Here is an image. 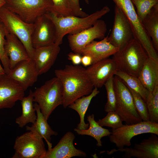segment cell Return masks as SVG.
Here are the masks:
<instances>
[{
	"label": "cell",
	"mask_w": 158,
	"mask_h": 158,
	"mask_svg": "<svg viewBox=\"0 0 158 158\" xmlns=\"http://www.w3.org/2000/svg\"><path fill=\"white\" fill-rule=\"evenodd\" d=\"M85 3L87 4H89V0H84Z\"/></svg>",
	"instance_id": "41"
},
{
	"label": "cell",
	"mask_w": 158,
	"mask_h": 158,
	"mask_svg": "<svg viewBox=\"0 0 158 158\" xmlns=\"http://www.w3.org/2000/svg\"><path fill=\"white\" fill-rule=\"evenodd\" d=\"M34 106L37 114V119L35 123L31 126H26V130L28 131H34L37 133L45 140L48 145V149H50L52 148L51 136L52 135L56 136L58 133L53 130L48 124L47 120L42 113L38 104L35 102Z\"/></svg>",
	"instance_id": "22"
},
{
	"label": "cell",
	"mask_w": 158,
	"mask_h": 158,
	"mask_svg": "<svg viewBox=\"0 0 158 158\" xmlns=\"http://www.w3.org/2000/svg\"><path fill=\"white\" fill-rule=\"evenodd\" d=\"M74 134L71 131L67 132L53 148L47 151L44 158H70L74 157H85L86 153L76 148L73 142Z\"/></svg>",
	"instance_id": "18"
},
{
	"label": "cell",
	"mask_w": 158,
	"mask_h": 158,
	"mask_svg": "<svg viewBox=\"0 0 158 158\" xmlns=\"http://www.w3.org/2000/svg\"><path fill=\"white\" fill-rule=\"evenodd\" d=\"M0 19L7 31L15 35L24 45L29 57L33 59L35 49L31 42L35 28L34 23H28L12 12L4 5L0 8Z\"/></svg>",
	"instance_id": "5"
},
{
	"label": "cell",
	"mask_w": 158,
	"mask_h": 158,
	"mask_svg": "<svg viewBox=\"0 0 158 158\" xmlns=\"http://www.w3.org/2000/svg\"><path fill=\"white\" fill-rule=\"evenodd\" d=\"M4 49L9 58L10 70L19 62L30 59L21 41L15 35L7 31Z\"/></svg>",
	"instance_id": "20"
},
{
	"label": "cell",
	"mask_w": 158,
	"mask_h": 158,
	"mask_svg": "<svg viewBox=\"0 0 158 158\" xmlns=\"http://www.w3.org/2000/svg\"><path fill=\"white\" fill-rule=\"evenodd\" d=\"M114 76L109 79L104 85L107 93V102L104 106V110L106 112L115 111L116 99L114 84Z\"/></svg>",
	"instance_id": "31"
},
{
	"label": "cell",
	"mask_w": 158,
	"mask_h": 158,
	"mask_svg": "<svg viewBox=\"0 0 158 158\" xmlns=\"http://www.w3.org/2000/svg\"><path fill=\"white\" fill-rule=\"evenodd\" d=\"M87 121L89 123L88 129L82 130L75 128L74 130L78 135H86L92 137L97 141V146H102L101 138L104 137L109 136L111 132L109 130L103 128L95 121L93 114L87 116Z\"/></svg>",
	"instance_id": "27"
},
{
	"label": "cell",
	"mask_w": 158,
	"mask_h": 158,
	"mask_svg": "<svg viewBox=\"0 0 158 158\" xmlns=\"http://www.w3.org/2000/svg\"><path fill=\"white\" fill-rule=\"evenodd\" d=\"M107 113L104 118L97 121L100 126L115 129L123 125V121L116 111H110Z\"/></svg>",
	"instance_id": "34"
},
{
	"label": "cell",
	"mask_w": 158,
	"mask_h": 158,
	"mask_svg": "<svg viewBox=\"0 0 158 158\" xmlns=\"http://www.w3.org/2000/svg\"><path fill=\"white\" fill-rule=\"evenodd\" d=\"M59 46L54 44L35 49L33 60L39 75L47 72L54 65L60 51Z\"/></svg>",
	"instance_id": "19"
},
{
	"label": "cell",
	"mask_w": 158,
	"mask_h": 158,
	"mask_svg": "<svg viewBox=\"0 0 158 158\" xmlns=\"http://www.w3.org/2000/svg\"><path fill=\"white\" fill-rule=\"evenodd\" d=\"M128 88L132 94L135 108L141 118L143 121H149V116L145 102L139 94Z\"/></svg>",
	"instance_id": "33"
},
{
	"label": "cell",
	"mask_w": 158,
	"mask_h": 158,
	"mask_svg": "<svg viewBox=\"0 0 158 158\" xmlns=\"http://www.w3.org/2000/svg\"><path fill=\"white\" fill-rule=\"evenodd\" d=\"M145 102L150 121L158 123V85L149 92Z\"/></svg>",
	"instance_id": "29"
},
{
	"label": "cell",
	"mask_w": 158,
	"mask_h": 158,
	"mask_svg": "<svg viewBox=\"0 0 158 158\" xmlns=\"http://www.w3.org/2000/svg\"><path fill=\"white\" fill-rule=\"evenodd\" d=\"M54 73L62 85L65 108L76 99L90 94L94 88L85 68L79 65H67L63 69L55 70Z\"/></svg>",
	"instance_id": "1"
},
{
	"label": "cell",
	"mask_w": 158,
	"mask_h": 158,
	"mask_svg": "<svg viewBox=\"0 0 158 158\" xmlns=\"http://www.w3.org/2000/svg\"><path fill=\"white\" fill-rule=\"evenodd\" d=\"M122 11L131 27L134 38L138 40L147 52L149 57L158 61L157 51L154 49L150 38L139 20L131 0H112Z\"/></svg>",
	"instance_id": "6"
},
{
	"label": "cell",
	"mask_w": 158,
	"mask_h": 158,
	"mask_svg": "<svg viewBox=\"0 0 158 158\" xmlns=\"http://www.w3.org/2000/svg\"><path fill=\"white\" fill-rule=\"evenodd\" d=\"M13 148V158H44L47 151L43 138L31 131L17 136Z\"/></svg>",
	"instance_id": "10"
},
{
	"label": "cell",
	"mask_w": 158,
	"mask_h": 158,
	"mask_svg": "<svg viewBox=\"0 0 158 158\" xmlns=\"http://www.w3.org/2000/svg\"><path fill=\"white\" fill-rule=\"evenodd\" d=\"M114 75L120 78L128 88L139 94L146 101L149 92L145 87L138 77L118 71Z\"/></svg>",
	"instance_id": "28"
},
{
	"label": "cell",
	"mask_w": 158,
	"mask_h": 158,
	"mask_svg": "<svg viewBox=\"0 0 158 158\" xmlns=\"http://www.w3.org/2000/svg\"><path fill=\"white\" fill-rule=\"evenodd\" d=\"M68 59L74 65H78L81 62V54L74 52H70L68 54Z\"/></svg>",
	"instance_id": "37"
},
{
	"label": "cell",
	"mask_w": 158,
	"mask_h": 158,
	"mask_svg": "<svg viewBox=\"0 0 158 158\" xmlns=\"http://www.w3.org/2000/svg\"><path fill=\"white\" fill-rule=\"evenodd\" d=\"M113 80L116 99L115 111L122 121L128 125L142 121L136 109L132 95L128 87L116 75L114 76Z\"/></svg>",
	"instance_id": "7"
},
{
	"label": "cell",
	"mask_w": 158,
	"mask_h": 158,
	"mask_svg": "<svg viewBox=\"0 0 158 158\" xmlns=\"http://www.w3.org/2000/svg\"><path fill=\"white\" fill-rule=\"evenodd\" d=\"M138 78L145 88L152 91L158 85V62L149 58Z\"/></svg>",
	"instance_id": "23"
},
{
	"label": "cell",
	"mask_w": 158,
	"mask_h": 158,
	"mask_svg": "<svg viewBox=\"0 0 158 158\" xmlns=\"http://www.w3.org/2000/svg\"><path fill=\"white\" fill-rule=\"evenodd\" d=\"M145 49L134 38L113 55L118 71L138 77L149 58Z\"/></svg>",
	"instance_id": "3"
},
{
	"label": "cell",
	"mask_w": 158,
	"mask_h": 158,
	"mask_svg": "<svg viewBox=\"0 0 158 158\" xmlns=\"http://www.w3.org/2000/svg\"><path fill=\"white\" fill-rule=\"evenodd\" d=\"M107 31L105 22L99 19L92 26L78 33L69 34V46L74 52L81 55L82 50L86 45L95 39H103Z\"/></svg>",
	"instance_id": "11"
},
{
	"label": "cell",
	"mask_w": 158,
	"mask_h": 158,
	"mask_svg": "<svg viewBox=\"0 0 158 158\" xmlns=\"http://www.w3.org/2000/svg\"><path fill=\"white\" fill-rule=\"evenodd\" d=\"M146 33L150 38L153 45L158 51V3L154 6L141 22Z\"/></svg>",
	"instance_id": "26"
},
{
	"label": "cell",
	"mask_w": 158,
	"mask_h": 158,
	"mask_svg": "<svg viewBox=\"0 0 158 158\" xmlns=\"http://www.w3.org/2000/svg\"><path fill=\"white\" fill-rule=\"evenodd\" d=\"M109 136V140L115 144L118 149L129 147L131 140L135 136L144 133H153L158 135V123L143 121L131 124L123 125L115 129H112Z\"/></svg>",
	"instance_id": "8"
},
{
	"label": "cell",
	"mask_w": 158,
	"mask_h": 158,
	"mask_svg": "<svg viewBox=\"0 0 158 158\" xmlns=\"http://www.w3.org/2000/svg\"><path fill=\"white\" fill-rule=\"evenodd\" d=\"M5 2V0H0V8L4 5Z\"/></svg>",
	"instance_id": "40"
},
{
	"label": "cell",
	"mask_w": 158,
	"mask_h": 158,
	"mask_svg": "<svg viewBox=\"0 0 158 158\" xmlns=\"http://www.w3.org/2000/svg\"><path fill=\"white\" fill-rule=\"evenodd\" d=\"M25 91L6 74L0 78V109L11 108L24 97Z\"/></svg>",
	"instance_id": "17"
},
{
	"label": "cell",
	"mask_w": 158,
	"mask_h": 158,
	"mask_svg": "<svg viewBox=\"0 0 158 158\" xmlns=\"http://www.w3.org/2000/svg\"><path fill=\"white\" fill-rule=\"evenodd\" d=\"M99 93L98 88L94 87L90 94L76 99L68 107L76 111L79 115L80 121L77 125V128L84 130L89 128V123H85V116L92 99Z\"/></svg>",
	"instance_id": "25"
},
{
	"label": "cell",
	"mask_w": 158,
	"mask_h": 158,
	"mask_svg": "<svg viewBox=\"0 0 158 158\" xmlns=\"http://www.w3.org/2000/svg\"><path fill=\"white\" fill-rule=\"evenodd\" d=\"M34 23L35 27L31 38L33 47L35 49L54 44L56 30L51 20L44 14Z\"/></svg>",
	"instance_id": "15"
},
{
	"label": "cell",
	"mask_w": 158,
	"mask_h": 158,
	"mask_svg": "<svg viewBox=\"0 0 158 158\" xmlns=\"http://www.w3.org/2000/svg\"><path fill=\"white\" fill-rule=\"evenodd\" d=\"M7 30L0 19V60L6 74L8 75L10 71L9 59L4 49Z\"/></svg>",
	"instance_id": "32"
},
{
	"label": "cell",
	"mask_w": 158,
	"mask_h": 158,
	"mask_svg": "<svg viewBox=\"0 0 158 158\" xmlns=\"http://www.w3.org/2000/svg\"><path fill=\"white\" fill-rule=\"evenodd\" d=\"M7 75L25 91L34 84L39 75L34 62L30 58L18 63Z\"/></svg>",
	"instance_id": "16"
},
{
	"label": "cell",
	"mask_w": 158,
	"mask_h": 158,
	"mask_svg": "<svg viewBox=\"0 0 158 158\" xmlns=\"http://www.w3.org/2000/svg\"><path fill=\"white\" fill-rule=\"evenodd\" d=\"M110 11L109 8L105 6L85 17L74 16L59 17L56 14L47 11L45 15L53 23L55 28L54 44L60 46L63 39L67 34L78 33L92 26L96 22Z\"/></svg>",
	"instance_id": "2"
},
{
	"label": "cell",
	"mask_w": 158,
	"mask_h": 158,
	"mask_svg": "<svg viewBox=\"0 0 158 158\" xmlns=\"http://www.w3.org/2000/svg\"><path fill=\"white\" fill-rule=\"evenodd\" d=\"M6 74L5 71L0 63V78L3 75Z\"/></svg>",
	"instance_id": "39"
},
{
	"label": "cell",
	"mask_w": 158,
	"mask_h": 158,
	"mask_svg": "<svg viewBox=\"0 0 158 158\" xmlns=\"http://www.w3.org/2000/svg\"></svg>",
	"instance_id": "42"
},
{
	"label": "cell",
	"mask_w": 158,
	"mask_h": 158,
	"mask_svg": "<svg viewBox=\"0 0 158 158\" xmlns=\"http://www.w3.org/2000/svg\"><path fill=\"white\" fill-rule=\"evenodd\" d=\"M118 71L115 61L107 58L92 64L85 68L87 77L94 87L100 88Z\"/></svg>",
	"instance_id": "13"
},
{
	"label": "cell",
	"mask_w": 158,
	"mask_h": 158,
	"mask_svg": "<svg viewBox=\"0 0 158 158\" xmlns=\"http://www.w3.org/2000/svg\"><path fill=\"white\" fill-rule=\"evenodd\" d=\"M82 56L81 62L82 64L85 67L89 66L93 63L92 58L89 56L84 55Z\"/></svg>",
	"instance_id": "38"
},
{
	"label": "cell",
	"mask_w": 158,
	"mask_h": 158,
	"mask_svg": "<svg viewBox=\"0 0 158 158\" xmlns=\"http://www.w3.org/2000/svg\"><path fill=\"white\" fill-rule=\"evenodd\" d=\"M136 8V12L141 23L152 7L158 3V0H131Z\"/></svg>",
	"instance_id": "30"
},
{
	"label": "cell",
	"mask_w": 158,
	"mask_h": 158,
	"mask_svg": "<svg viewBox=\"0 0 158 158\" xmlns=\"http://www.w3.org/2000/svg\"><path fill=\"white\" fill-rule=\"evenodd\" d=\"M134 38L129 21L121 10L115 5L114 24L108 41L119 50Z\"/></svg>",
	"instance_id": "12"
},
{
	"label": "cell",
	"mask_w": 158,
	"mask_h": 158,
	"mask_svg": "<svg viewBox=\"0 0 158 158\" xmlns=\"http://www.w3.org/2000/svg\"><path fill=\"white\" fill-rule=\"evenodd\" d=\"M151 134L150 137L143 140L139 144H135L133 147L113 149L107 151V153L110 155L120 151L125 152L123 158H158V138L156 134Z\"/></svg>",
	"instance_id": "14"
},
{
	"label": "cell",
	"mask_w": 158,
	"mask_h": 158,
	"mask_svg": "<svg viewBox=\"0 0 158 158\" xmlns=\"http://www.w3.org/2000/svg\"><path fill=\"white\" fill-rule=\"evenodd\" d=\"M108 35L100 41L94 40L87 44L82 50L81 55L90 56L93 63L113 55L119 49L108 41Z\"/></svg>",
	"instance_id": "21"
},
{
	"label": "cell",
	"mask_w": 158,
	"mask_h": 158,
	"mask_svg": "<svg viewBox=\"0 0 158 158\" xmlns=\"http://www.w3.org/2000/svg\"><path fill=\"white\" fill-rule=\"evenodd\" d=\"M53 4L51 0H5L7 9L28 23H34Z\"/></svg>",
	"instance_id": "9"
},
{
	"label": "cell",
	"mask_w": 158,
	"mask_h": 158,
	"mask_svg": "<svg viewBox=\"0 0 158 158\" xmlns=\"http://www.w3.org/2000/svg\"><path fill=\"white\" fill-rule=\"evenodd\" d=\"M66 0L72 15L85 17L88 15L83 11L80 6L79 0Z\"/></svg>",
	"instance_id": "36"
},
{
	"label": "cell",
	"mask_w": 158,
	"mask_h": 158,
	"mask_svg": "<svg viewBox=\"0 0 158 158\" xmlns=\"http://www.w3.org/2000/svg\"><path fill=\"white\" fill-rule=\"evenodd\" d=\"M32 91L30 90L28 95L24 97L20 100L22 109L21 115L17 117L15 122L20 128H23L29 123H34L37 116L33 102Z\"/></svg>",
	"instance_id": "24"
},
{
	"label": "cell",
	"mask_w": 158,
	"mask_h": 158,
	"mask_svg": "<svg viewBox=\"0 0 158 158\" xmlns=\"http://www.w3.org/2000/svg\"><path fill=\"white\" fill-rule=\"evenodd\" d=\"M51 0L53 4L47 11L53 12L59 17L72 15L66 0Z\"/></svg>",
	"instance_id": "35"
},
{
	"label": "cell",
	"mask_w": 158,
	"mask_h": 158,
	"mask_svg": "<svg viewBox=\"0 0 158 158\" xmlns=\"http://www.w3.org/2000/svg\"><path fill=\"white\" fill-rule=\"evenodd\" d=\"M33 94L34 102L38 104L42 113L47 120L55 109L63 104L62 85L56 77L37 88Z\"/></svg>",
	"instance_id": "4"
}]
</instances>
